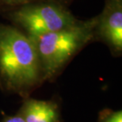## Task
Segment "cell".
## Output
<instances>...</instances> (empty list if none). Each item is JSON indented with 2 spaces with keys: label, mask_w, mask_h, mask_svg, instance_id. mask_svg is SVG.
<instances>
[{
  "label": "cell",
  "mask_w": 122,
  "mask_h": 122,
  "mask_svg": "<svg viewBox=\"0 0 122 122\" xmlns=\"http://www.w3.org/2000/svg\"><path fill=\"white\" fill-rule=\"evenodd\" d=\"M94 38L102 39L117 52L122 50V0H106L102 13L95 17Z\"/></svg>",
  "instance_id": "obj_4"
},
{
  "label": "cell",
  "mask_w": 122,
  "mask_h": 122,
  "mask_svg": "<svg viewBox=\"0 0 122 122\" xmlns=\"http://www.w3.org/2000/svg\"><path fill=\"white\" fill-rule=\"evenodd\" d=\"M14 26L31 38L70 27L79 19L56 0H37L6 12Z\"/></svg>",
  "instance_id": "obj_3"
},
{
  "label": "cell",
  "mask_w": 122,
  "mask_h": 122,
  "mask_svg": "<svg viewBox=\"0 0 122 122\" xmlns=\"http://www.w3.org/2000/svg\"><path fill=\"white\" fill-rule=\"evenodd\" d=\"M106 122H122V113L121 111L113 114Z\"/></svg>",
  "instance_id": "obj_7"
},
{
  "label": "cell",
  "mask_w": 122,
  "mask_h": 122,
  "mask_svg": "<svg viewBox=\"0 0 122 122\" xmlns=\"http://www.w3.org/2000/svg\"><path fill=\"white\" fill-rule=\"evenodd\" d=\"M23 118L25 122H56V109L50 102L30 100L25 106Z\"/></svg>",
  "instance_id": "obj_5"
},
{
  "label": "cell",
  "mask_w": 122,
  "mask_h": 122,
  "mask_svg": "<svg viewBox=\"0 0 122 122\" xmlns=\"http://www.w3.org/2000/svg\"><path fill=\"white\" fill-rule=\"evenodd\" d=\"M43 77L35 44L14 25L0 23V78L16 91L35 86Z\"/></svg>",
  "instance_id": "obj_1"
},
{
  "label": "cell",
  "mask_w": 122,
  "mask_h": 122,
  "mask_svg": "<svg viewBox=\"0 0 122 122\" xmlns=\"http://www.w3.org/2000/svg\"><path fill=\"white\" fill-rule=\"evenodd\" d=\"M56 1H58L59 2H60V3H62L63 5H65V6H68V4H70L71 2L73 0H56Z\"/></svg>",
  "instance_id": "obj_9"
},
{
  "label": "cell",
  "mask_w": 122,
  "mask_h": 122,
  "mask_svg": "<svg viewBox=\"0 0 122 122\" xmlns=\"http://www.w3.org/2000/svg\"><path fill=\"white\" fill-rule=\"evenodd\" d=\"M4 122H25L22 117H9L7 118Z\"/></svg>",
  "instance_id": "obj_8"
},
{
  "label": "cell",
  "mask_w": 122,
  "mask_h": 122,
  "mask_svg": "<svg viewBox=\"0 0 122 122\" xmlns=\"http://www.w3.org/2000/svg\"><path fill=\"white\" fill-rule=\"evenodd\" d=\"M37 0H0V11L6 13L22 5Z\"/></svg>",
  "instance_id": "obj_6"
},
{
  "label": "cell",
  "mask_w": 122,
  "mask_h": 122,
  "mask_svg": "<svg viewBox=\"0 0 122 122\" xmlns=\"http://www.w3.org/2000/svg\"><path fill=\"white\" fill-rule=\"evenodd\" d=\"M95 23V17L79 20L70 27L32 38L44 78L50 79L56 75L83 46L94 38Z\"/></svg>",
  "instance_id": "obj_2"
}]
</instances>
